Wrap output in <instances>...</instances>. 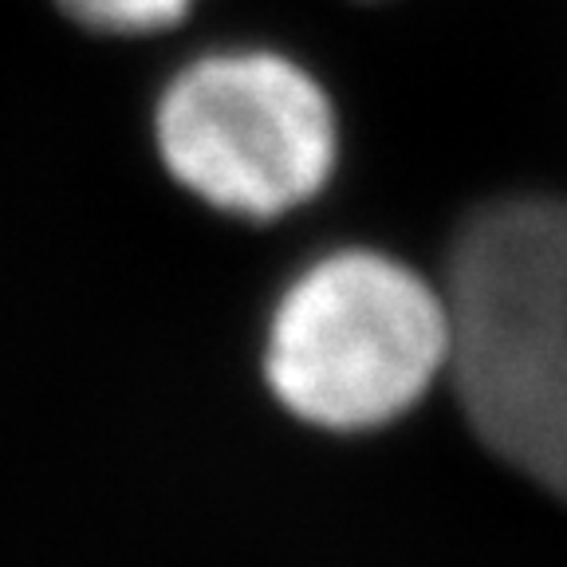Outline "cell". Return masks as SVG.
<instances>
[{
	"label": "cell",
	"instance_id": "1",
	"mask_svg": "<svg viewBox=\"0 0 567 567\" xmlns=\"http://www.w3.org/2000/svg\"><path fill=\"white\" fill-rule=\"evenodd\" d=\"M450 367L493 453L567 501V205L508 197L453 240Z\"/></svg>",
	"mask_w": 567,
	"mask_h": 567
},
{
	"label": "cell",
	"instance_id": "2",
	"mask_svg": "<svg viewBox=\"0 0 567 567\" xmlns=\"http://www.w3.org/2000/svg\"><path fill=\"white\" fill-rule=\"evenodd\" d=\"M450 367V311L382 252H336L284 292L268 331V382L288 410L331 430L402 414Z\"/></svg>",
	"mask_w": 567,
	"mask_h": 567
},
{
	"label": "cell",
	"instance_id": "3",
	"mask_svg": "<svg viewBox=\"0 0 567 567\" xmlns=\"http://www.w3.org/2000/svg\"><path fill=\"white\" fill-rule=\"evenodd\" d=\"M158 146L177 182L209 205L237 217H276L328 182L336 115L292 60L221 52L169 83Z\"/></svg>",
	"mask_w": 567,
	"mask_h": 567
},
{
	"label": "cell",
	"instance_id": "4",
	"mask_svg": "<svg viewBox=\"0 0 567 567\" xmlns=\"http://www.w3.org/2000/svg\"><path fill=\"white\" fill-rule=\"evenodd\" d=\"M194 0H60L71 20L95 32H158L186 17Z\"/></svg>",
	"mask_w": 567,
	"mask_h": 567
}]
</instances>
